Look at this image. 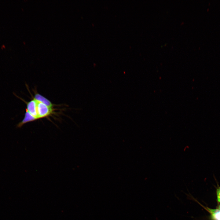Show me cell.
<instances>
[{"instance_id": "6da1fadb", "label": "cell", "mask_w": 220, "mask_h": 220, "mask_svg": "<svg viewBox=\"0 0 220 220\" xmlns=\"http://www.w3.org/2000/svg\"><path fill=\"white\" fill-rule=\"evenodd\" d=\"M36 101L38 119L46 117L51 114L52 112V108H49L39 101L37 100Z\"/></svg>"}, {"instance_id": "7a4b0ae2", "label": "cell", "mask_w": 220, "mask_h": 220, "mask_svg": "<svg viewBox=\"0 0 220 220\" xmlns=\"http://www.w3.org/2000/svg\"><path fill=\"white\" fill-rule=\"evenodd\" d=\"M28 111L32 116L37 119H38L37 112V103L36 100L34 99L27 103Z\"/></svg>"}, {"instance_id": "3957f363", "label": "cell", "mask_w": 220, "mask_h": 220, "mask_svg": "<svg viewBox=\"0 0 220 220\" xmlns=\"http://www.w3.org/2000/svg\"><path fill=\"white\" fill-rule=\"evenodd\" d=\"M37 120L36 119L32 116L26 110L24 117L23 120L17 125L18 127H21L24 124L28 122L33 121Z\"/></svg>"}, {"instance_id": "277c9868", "label": "cell", "mask_w": 220, "mask_h": 220, "mask_svg": "<svg viewBox=\"0 0 220 220\" xmlns=\"http://www.w3.org/2000/svg\"><path fill=\"white\" fill-rule=\"evenodd\" d=\"M36 100L44 104L50 108H52L53 104L46 97L38 93L35 94L34 98Z\"/></svg>"}, {"instance_id": "5b68a950", "label": "cell", "mask_w": 220, "mask_h": 220, "mask_svg": "<svg viewBox=\"0 0 220 220\" xmlns=\"http://www.w3.org/2000/svg\"><path fill=\"white\" fill-rule=\"evenodd\" d=\"M213 220H220V210L218 209L207 208Z\"/></svg>"}, {"instance_id": "8992f818", "label": "cell", "mask_w": 220, "mask_h": 220, "mask_svg": "<svg viewBox=\"0 0 220 220\" xmlns=\"http://www.w3.org/2000/svg\"><path fill=\"white\" fill-rule=\"evenodd\" d=\"M218 200L220 202V188L218 189L217 191Z\"/></svg>"}, {"instance_id": "52a82bcc", "label": "cell", "mask_w": 220, "mask_h": 220, "mask_svg": "<svg viewBox=\"0 0 220 220\" xmlns=\"http://www.w3.org/2000/svg\"><path fill=\"white\" fill-rule=\"evenodd\" d=\"M219 209H220V205L219 206Z\"/></svg>"}]
</instances>
